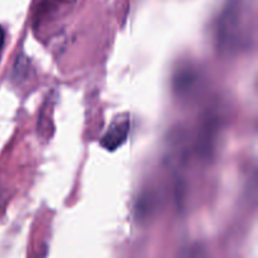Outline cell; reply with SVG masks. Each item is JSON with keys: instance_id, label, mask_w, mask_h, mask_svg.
I'll list each match as a JSON object with an SVG mask.
<instances>
[{"instance_id": "1", "label": "cell", "mask_w": 258, "mask_h": 258, "mask_svg": "<svg viewBox=\"0 0 258 258\" xmlns=\"http://www.w3.org/2000/svg\"><path fill=\"white\" fill-rule=\"evenodd\" d=\"M247 8L242 0H231L224 9L218 25V39L223 48L237 49L247 34Z\"/></svg>"}, {"instance_id": "2", "label": "cell", "mask_w": 258, "mask_h": 258, "mask_svg": "<svg viewBox=\"0 0 258 258\" xmlns=\"http://www.w3.org/2000/svg\"><path fill=\"white\" fill-rule=\"evenodd\" d=\"M128 133H130V120L128 118L115 120L101 139V146L108 151L116 150L125 144V141L127 140Z\"/></svg>"}, {"instance_id": "3", "label": "cell", "mask_w": 258, "mask_h": 258, "mask_svg": "<svg viewBox=\"0 0 258 258\" xmlns=\"http://www.w3.org/2000/svg\"><path fill=\"white\" fill-rule=\"evenodd\" d=\"M4 40H5V33H4V29H3V28L0 27V49H2L3 45H4Z\"/></svg>"}]
</instances>
